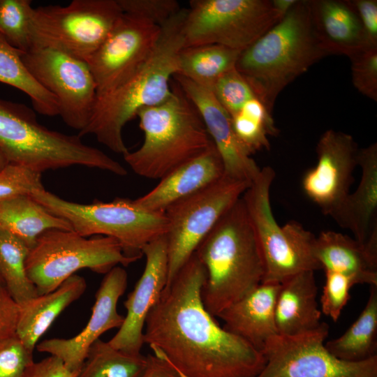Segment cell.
<instances>
[{
    "label": "cell",
    "instance_id": "cell-35",
    "mask_svg": "<svg viewBox=\"0 0 377 377\" xmlns=\"http://www.w3.org/2000/svg\"><path fill=\"white\" fill-rule=\"evenodd\" d=\"M211 91L230 117L239 112L247 101L257 98L250 84L236 68L219 78Z\"/></svg>",
    "mask_w": 377,
    "mask_h": 377
},
{
    "label": "cell",
    "instance_id": "cell-27",
    "mask_svg": "<svg viewBox=\"0 0 377 377\" xmlns=\"http://www.w3.org/2000/svg\"><path fill=\"white\" fill-rule=\"evenodd\" d=\"M0 229L20 239L29 249L47 230H73L68 221L49 212L30 195L0 202Z\"/></svg>",
    "mask_w": 377,
    "mask_h": 377
},
{
    "label": "cell",
    "instance_id": "cell-6",
    "mask_svg": "<svg viewBox=\"0 0 377 377\" xmlns=\"http://www.w3.org/2000/svg\"><path fill=\"white\" fill-rule=\"evenodd\" d=\"M0 147L9 163L42 173L84 166L127 175L126 168L101 150L86 145L78 135H68L40 124L28 106L0 98Z\"/></svg>",
    "mask_w": 377,
    "mask_h": 377
},
{
    "label": "cell",
    "instance_id": "cell-47",
    "mask_svg": "<svg viewBox=\"0 0 377 377\" xmlns=\"http://www.w3.org/2000/svg\"><path fill=\"white\" fill-rule=\"evenodd\" d=\"M0 283L3 285V281H2L1 278V276H0Z\"/></svg>",
    "mask_w": 377,
    "mask_h": 377
},
{
    "label": "cell",
    "instance_id": "cell-22",
    "mask_svg": "<svg viewBox=\"0 0 377 377\" xmlns=\"http://www.w3.org/2000/svg\"><path fill=\"white\" fill-rule=\"evenodd\" d=\"M280 283H261L217 317L223 328L261 352L265 343L278 334L274 318Z\"/></svg>",
    "mask_w": 377,
    "mask_h": 377
},
{
    "label": "cell",
    "instance_id": "cell-40",
    "mask_svg": "<svg viewBox=\"0 0 377 377\" xmlns=\"http://www.w3.org/2000/svg\"><path fill=\"white\" fill-rule=\"evenodd\" d=\"M34 362L33 352L16 336L0 345V377H26Z\"/></svg>",
    "mask_w": 377,
    "mask_h": 377
},
{
    "label": "cell",
    "instance_id": "cell-19",
    "mask_svg": "<svg viewBox=\"0 0 377 377\" xmlns=\"http://www.w3.org/2000/svg\"><path fill=\"white\" fill-rule=\"evenodd\" d=\"M198 110L223 163L225 175L251 183L260 168L244 150L232 128L231 117L212 91L179 75L173 76Z\"/></svg>",
    "mask_w": 377,
    "mask_h": 377
},
{
    "label": "cell",
    "instance_id": "cell-30",
    "mask_svg": "<svg viewBox=\"0 0 377 377\" xmlns=\"http://www.w3.org/2000/svg\"><path fill=\"white\" fill-rule=\"evenodd\" d=\"M22 52L10 46L0 34V82L26 94L36 111L43 115H59L55 97L34 77L22 59Z\"/></svg>",
    "mask_w": 377,
    "mask_h": 377
},
{
    "label": "cell",
    "instance_id": "cell-33",
    "mask_svg": "<svg viewBox=\"0 0 377 377\" xmlns=\"http://www.w3.org/2000/svg\"><path fill=\"white\" fill-rule=\"evenodd\" d=\"M231 121L237 140L250 156L269 149L268 136L279 133L272 114L257 98L246 102L239 112L231 117Z\"/></svg>",
    "mask_w": 377,
    "mask_h": 377
},
{
    "label": "cell",
    "instance_id": "cell-39",
    "mask_svg": "<svg viewBox=\"0 0 377 377\" xmlns=\"http://www.w3.org/2000/svg\"><path fill=\"white\" fill-rule=\"evenodd\" d=\"M124 13L161 26L181 9L175 0H117Z\"/></svg>",
    "mask_w": 377,
    "mask_h": 377
},
{
    "label": "cell",
    "instance_id": "cell-41",
    "mask_svg": "<svg viewBox=\"0 0 377 377\" xmlns=\"http://www.w3.org/2000/svg\"><path fill=\"white\" fill-rule=\"evenodd\" d=\"M20 306L0 283V345L16 336Z\"/></svg>",
    "mask_w": 377,
    "mask_h": 377
},
{
    "label": "cell",
    "instance_id": "cell-1",
    "mask_svg": "<svg viewBox=\"0 0 377 377\" xmlns=\"http://www.w3.org/2000/svg\"><path fill=\"white\" fill-rule=\"evenodd\" d=\"M206 276L194 253L148 314L144 343L182 377H254L265 358L207 311L201 295Z\"/></svg>",
    "mask_w": 377,
    "mask_h": 377
},
{
    "label": "cell",
    "instance_id": "cell-3",
    "mask_svg": "<svg viewBox=\"0 0 377 377\" xmlns=\"http://www.w3.org/2000/svg\"><path fill=\"white\" fill-rule=\"evenodd\" d=\"M328 55L315 32L310 1L300 0L276 24L240 52L235 68L272 114L282 90Z\"/></svg>",
    "mask_w": 377,
    "mask_h": 377
},
{
    "label": "cell",
    "instance_id": "cell-46",
    "mask_svg": "<svg viewBox=\"0 0 377 377\" xmlns=\"http://www.w3.org/2000/svg\"><path fill=\"white\" fill-rule=\"evenodd\" d=\"M9 163L6 154L0 147V171L3 170Z\"/></svg>",
    "mask_w": 377,
    "mask_h": 377
},
{
    "label": "cell",
    "instance_id": "cell-13",
    "mask_svg": "<svg viewBox=\"0 0 377 377\" xmlns=\"http://www.w3.org/2000/svg\"><path fill=\"white\" fill-rule=\"evenodd\" d=\"M329 325L295 335L276 334L264 345L265 364L254 377H377V355L347 362L325 348Z\"/></svg>",
    "mask_w": 377,
    "mask_h": 377
},
{
    "label": "cell",
    "instance_id": "cell-10",
    "mask_svg": "<svg viewBox=\"0 0 377 377\" xmlns=\"http://www.w3.org/2000/svg\"><path fill=\"white\" fill-rule=\"evenodd\" d=\"M122 14L117 0H73L64 6L33 7L32 49H55L87 61Z\"/></svg>",
    "mask_w": 377,
    "mask_h": 377
},
{
    "label": "cell",
    "instance_id": "cell-23",
    "mask_svg": "<svg viewBox=\"0 0 377 377\" xmlns=\"http://www.w3.org/2000/svg\"><path fill=\"white\" fill-rule=\"evenodd\" d=\"M315 32L330 54L348 57L377 47L366 34L354 10L347 0H309Z\"/></svg>",
    "mask_w": 377,
    "mask_h": 377
},
{
    "label": "cell",
    "instance_id": "cell-4",
    "mask_svg": "<svg viewBox=\"0 0 377 377\" xmlns=\"http://www.w3.org/2000/svg\"><path fill=\"white\" fill-rule=\"evenodd\" d=\"M206 270L202 300L214 317L262 283L264 267L242 197L195 251Z\"/></svg>",
    "mask_w": 377,
    "mask_h": 377
},
{
    "label": "cell",
    "instance_id": "cell-11",
    "mask_svg": "<svg viewBox=\"0 0 377 377\" xmlns=\"http://www.w3.org/2000/svg\"><path fill=\"white\" fill-rule=\"evenodd\" d=\"M184 47L216 44L242 51L283 18L269 0H191Z\"/></svg>",
    "mask_w": 377,
    "mask_h": 377
},
{
    "label": "cell",
    "instance_id": "cell-34",
    "mask_svg": "<svg viewBox=\"0 0 377 377\" xmlns=\"http://www.w3.org/2000/svg\"><path fill=\"white\" fill-rule=\"evenodd\" d=\"M30 0H0V34L22 53L32 49Z\"/></svg>",
    "mask_w": 377,
    "mask_h": 377
},
{
    "label": "cell",
    "instance_id": "cell-25",
    "mask_svg": "<svg viewBox=\"0 0 377 377\" xmlns=\"http://www.w3.org/2000/svg\"><path fill=\"white\" fill-rule=\"evenodd\" d=\"M314 251L325 271L343 274L355 285L377 286V250L348 235L327 230L316 237Z\"/></svg>",
    "mask_w": 377,
    "mask_h": 377
},
{
    "label": "cell",
    "instance_id": "cell-28",
    "mask_svg": "<svg viewBox=\"0 0 377 377\" xmlns=\"http://www.w3.org/2000/svg\"><path fill=\"white\" fill-rule=\"evenodd\" d=\"M325 346L334 357L347 362L377 355V286H370L368 300L356 320L342 335L325 342Z\"/></svg>",
    "mask_w": 377,
    "mask_h": 377
},
{
    "label": "cell",
    "instance_id": "cell-12",
    "mask_svg": "<svg viewBox=\"0 0 377 377\" xmlns=\"http://www.w3.org/2000/svg\"><path fill=\"white\" fill-rule=\"evenodd\" d=\"M251 184L224 175L165 210L168 219L165 234L168 258L166 286Z\"/></svg>",
    "mask_w": 377,
    "mask_h": 377
},
{
    "label": "cell",
    "instance_id": "cell-16",
    "mask_svg": "<svg viewBox=\"0 0 377 377\" xmlns=\"http://www.w3.org/2000/svg\"><path fill=\"white\" fill-rule=\"evenodd\" d=\"M317 163L302 179L306 196L331 217L350 193L360 149L352 135L329 129L316 145Z\"/></svg>",
    "mask_w": 377,
    "mask_h": 377
},
{
    "label": "cell",
    "instance_id": "cell-36",
    "mask_svg": "<svg viewBox=\"0 0 377 377\" xmlns=\"http://www.w3.org/2000/svg\"><path fill=\"white\" fill-rule=\"evenodd\" d=\"M43 188L41 173L24 166L10 163L0 171V202Z\"/></svg>",
    "mask_w": 377,
    "mask_h": 377
},
{
    "label": "cell",
    "instance_id": "cell-29",
    "mask_svg": "<svg viewBox=\"0 0 377 377\" xmlns=\"http://www.w3.org/2000/svg\"><path fill=\"white\" fill-rule=\"evenodd\" d=\"M240 52L216 44L184 47L179 54L176 75L212 90L219 78L235 68Z\"/></svg>",
    "mask_w": 377,
    "mask_h": 377
},
{
    "label": "cell",
    "instance_id": "cell-24",
    "mask_svg": "<svg viewBox=\"0 0 377 377\" xmlns=\"http://www.w3.org/2000/svg\"><path fill=\"white\" fill-rule=\"evenodd\" d=\"M317 292L314 271L300 272L280 283L274 310L278 334L295 335L321 325Z\"/></svg>",
    "mask_w": 377,
    "mask_h": 377
},
{
    "label": "cell",
    "instance_id": "cell-7",
    "mask_svg": "<svg viewBox=\"0 0 377 377\" xmlns=\"http://www.w3.org/2000/svg\"><path fill=\"white\" fill-rule=\"evenodd\" d=\"M275 172L264 167L242 196L261 256L262 283H281L304 271L320 266L315 256L316 237L297 221L281 226L270 203V188Z\"/></svg>",
    "mask_w": 377,
    "mask_h": 377
},
{
    "label": "cell",
    "instance_id": "cell-26",
    "mask_svg": "<svg viewBox=\"0 0 377 377\" xmlns=\"http://www.w3.org/2000/svg\"><path fill=\"white\" fill-rule=\"evenodd\" d=\"M87 288L85 279L74 274L50 293L20 306L16 337L30 351L59 314L78 300Z\"/></svg>",
    "mask_w": 377,
    "mask_h": 377
},
{
    "label": "cell",
    "instance_id": "cell-32",
    "mask_svg": "<svg viewBox=\"0 0 377 377\" xmlns=\"http://www.w3.org/2000/svg\"><path fill=\"white\" fill-rule=\"evenodd\" d=\"M146 364V356L124 353L98 339L89 349L76 377H140Z\"/></svg>",
    "mask_w": 377,
    "mask_h": 377
},
{
    "label": "cell",
    "instance_id": "cell-21",
    "mask_svg": "<svg viewBox=\"0 0 377 377\" xmlns=\"http://www.w3.org/2000/svg\"><path fill=\"white\" fill-rule=\"evenodd\" d=\"M225 175L214 144L207 151L178 166L136 202L147 211L164 212L172 203L215 182Z\"/></svg>",
    "mask_w": 377,
    "mask_h": 377
},
{
    "label": "cell",
    "instance_id": "cell-38",
    "mask_svg": "<svg viewBox=\"0 0 377 377\" xmlns=\"http://www.w3.org/2000/svg\"><path fill=\"white\" fill-rule=\"evenodd\" d=\"M352 82L367 98L377 101V47L357 52L348 57Z\"/></svg>",
    "mask_w": 377,
    "mask_h": 377
},
{
    "label": "cell",
    "instance_id": "cell-31",
    "mask_svg": "<svg viewBox=\"0 0 377 377\" xmlns=\"http://www.w3.org/2000/svg\"><path fill=\"white\" fill-rule=\"evenodd\" d=\"M29 251V248L23 241L0 229V276L19 306L38 295L27 272Z\"/></svg>",
    "mask_w": 377,
    "mask_h": 377
},
{
    "label": "cell",
    "instance_id": "cell-18",
    "mask_svg": "<svg viewBox=\"0 0 377 377\" xmlns=\"http://www.w3.org/2000/svg\"><path fill=\"white\" fill-rule=\"evenodd\" d=\"M142 253L146 258L144 271L124 303L126 316L122 325L108 341L112 347L131 355L141 354L146 319L167 284L168 258L165 235L146 244Z\"/></svg>",
    "mask_w": 377,
    "mask_h": 377
},
{
    "label": "cell",
    "instance_id": "cell-8",
    "mask_svg": "<svg viewBox=\"0 0 377 377\" xmlns=\"http://www.w3.org/2000/svg\"><path fill=\"white\" fill-rule=\"evenodd\" d=\"M49 212L68 221L84 237L101 235L115 239L126 256L139 260L144 246L168 230L165 212L145 209L129 198L90 204L73 202L45 188L30 195Z\"/></svg>",
    "mask_w": 377,
    "mask_h": 377
},
{
    "label": "cell",
    "instance_id": "cell-9",
    "mask_svg": "<svg viewBox=\"0 0 377 377\" xmlns=\"http://www.w3.org/2000/svg\"><path fill=\"white\" fill-rule=\"evenodd\" d=\"M137 260L126 256L114 238L52 229L43 232L29 249L26 269L40 295L53 291L81 269L105 274L116 266L126 267Z\"/></svg>",
    "mask_w": 377,
    "mask_h": 377
},
{
    "label": "cell",
    "instance_id": "cell-14",
    "mask_svg": "<svg viewBox=\"0 0 377 377\" xmlns=\"http://www.w3.org/2000/svg\"><path fill=\"white\" fill-rule=\"evenodd\" d=\"M34 77L56 98L59 115L68 126L82 131L96 101V85L87 61L47 47L22 54Z\"/></svg>",
    "mask_w": 377,
    "mask_h": 377
},
{
    "label": "cell",
    "instance_id": "cell-42",
    "mask_svg": "<svg viewBox=\"0 0 377 377\" xmlns=\"http://www.w3.org/2000/svg\"><path fill=\"white\" fill-rule=\"evenodd\" d=\"M357 14L369 40L377 45V1L347 0Z\"/></svg>",
    "mask_w": 377,
    "mask_h": 377
},
{
    "label": "cell",
    "instance_id": "cell-15",
    "mask_svg": "<svg viewBox=\"0 0 377 377\" xmlns=\"http://www.w3.org/2000/svg\"><path fill=\"white\" fill-rule=\"evenodd\" d=\"M161 27L124 13L87 63L96 85V98L132 75L153 52Z\"/></svg>",
    "mask_w": 377,
    "mask_h": 377
},
{
    "label": "cell",
    "instance_id": "cell-5",
    "mask_svg": "<svg viewBox=\"0 0 377 377\" xmlns=\"http://www.w3.org/2000/svg\"><path fill=\"white\" fill-rule=\"evenodd\" d=\"M172 90L163 103L137 112L144 140L137 150L123 155L131 169L145 178L161 179L214 145L198 110L176 82Z\"/></svg>",
    "mask_w": 377,
    "mask_h": 377
},
{
    "label": "cell",
    "instance_id": "cell-20",
    "mask_svg": "<svg viewBox=\"0 0 377 377\" xmlns=\"http://www.w3.org/2000/svg\"><path fill=\"white\" fill-rule=\"evenodd\" d=\"M361 179L332 217L341 228L351 231L360 243L377 250V143L360 149Z\"/></svg>",
    "mask_w": 377,
    "mask_h": 377
},
{
    "label": "cell",
    "instance_id": "cell-43",
    "mask_svg": "<svg viewBox=\"0 0 377 377\" xmlns=\"http://www.w3.org/2000/svg\"><path fill=\"white\" fill-rule=\"evenodd\" d=\"M78 371L70 370L60 359L50 355L34 362L26 377H76Z\"/></svg>",
    "mask_w": 377,
    "mask_h": 377
},
{
    "label": "cell",
    "instance_id": "cell-45",
    "mask_svg": "<svg viewBox=\"0 0 377 377\" xmlns=\"http://www.w3.org/2000/svg\"><path fill=\"white\" fill-rule=\"evenodd\" d=\"M298 0H272L274 9L283 17L297 3Z\"/></svg>",
    "mask_w": 377,
    "mask_h": 377
},
{
    "label": "cell",
    "instance_id": "cell-2",
    "mask_svg": "<svg viewBox=\"0 0 377 377\" xmlns=\"http://www.w3.org/2000/svg\"><path fill=\"white\" fill-rule=\"evenodd\" d=\"M186 13L187 8H181L161 25L156 45L142 65L116 87L96 98L88 124L78 135L91 134L117 154L128 151L122 136L125 124L142 108L160 104L172 94L170 82L178 72Z\"/></svg>",
    "mask_w": 377,
    "mask_h": 377
},
{
    "label": "cell",
    "instance_id": "cell-44",
    "mask_svg": "<svg viewBox=\"0 0 377 377\" xmlns=\"http://www.w3.org/2000/svg\"><path fill=\"white\" fill-rule=\"evenodd\" d=\"M147 364L140 377H182L167 361L154 354L146 356Z\"/></svg>",
    "mask_w": 377,
    "mask_h": 377
},
{
    "label": "cell",
    "instance_id": "cell-17",
    "mask_svg": "<svg viewBox=\"0 0 377 377\" xmlns=\"http://www.w3.org/2000/svg\"><path fill=\"white\" fill-rule=\"evenodd\" d=\"M127 283L126 271L119 265L113 267L96 293L91 316L83 330L69 339H45L36 345L37 350L58 357L71 371H79L91 346L103 333L122 325L124 316L119 313L117 303Z\"/></svg>",
    "mask_w": 377,
    "mask_h": 377
},
{
    "label": "cell",
    "instance_id": "cell-37",
    "mask_svg": "<svg viewBox=\"0 0 377 377\" xmlns=\"http://www.w3.org/2000/svg\"><path fill=\"white\" fill-rule=\"evenodd\" d=\"M325 282L320 297V311L336 322L346 305L350 289L355 285L349 276L334 271L326 270Z\"/></svg>",
    "mask_w": 377,
    "mask_h": 377
}]
</instances>
